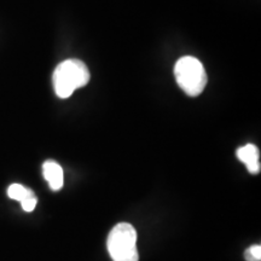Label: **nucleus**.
<instances>
[{
    "label": "nucleus",
    "instance_id": "obj_3",
    "mask_svg": "<svg viewBox=\"0 0 261 261\" xmlns=\"http://www.w3.org/2000/svg\"><path fill=\"white\" fill-rule=\"evenodd\" d=\"M108 250L114 261H138L137 231L128 223H120L110 231Z\"/></svg>",
    "mask_w": 261,
    "mask_h": 261
},
{
    "label": "nucleus",
    "instance_id": "obj_5",
    "mask_svg": "<svg viewBox=\"0 0 261 261\" xmlns=\"http://www.w3.org/2000/svg\"><path fill=\"white\" fill-rule=\"evenodd\" d=\"M42 172H44V177L46 179L48 185H50L51 190L58 191L63 188L64 184V174L63 169L56 161H51L48 160L42 165Z\"/></svg>",
    "mask_w": 261,
    "mask_h": 261
},
{
    "label": "nucleus",
    "instance_id": "obj_4",
    "mask_svg": "<svg viewBox=\"0 0 261 261\" xmlns=\"http://www.w3.org/2000/svg\"><path fill=\"white\" fill-rule=\"evenodd\" d=\"M237 158L247 166L248 171L252 174L260 172V151L254 144H247L237 150Z\"/></svg>",
    "mask_w": 261,
    "mask_h": 261
},
{
    "label": "nucleus",
    "instance_id": "obj_1",
    "mask_svg": "<svg viewBox=\"0 0 261 261\" xmlns=\"http://www.w3.org/2000/svg\"><path fill=\"white\" fill-rule=\"evenodd\" d=\"M54 87L60 98H69L77 89L90 81V70L84 62L67 60L57 65L54 73Z\"/></svg>",
    "mask_w": 261,
    "mask_h": 261
},
{
    "label": "nucleus",
    "instance_id": "obj_6",
    "mask_svg": "<svg viewBox=\"0 0 261 261\" xmlns=\"http://www.w3.org/2000/svg\"><path fill=\"white\" fill-rule=\"evenodd\" d=\"M8 195L10 198H12V200H16V201H24L27 200L29 197H33L34 195V192H33L31 189L23 187V185L21 184H12L10 185L9 189H8Z\"/></svg>",
    "mask_w": 261,
    "mask_h": 261
},
{
    "label": "nucleus",
    "instance_id": "obj_7",
    "mask_svg": "<svg viewBox=\"0 0 261 261\" xmlns=\"http://www.w3.org/2000/svg\"><path fill=\"white\" fill-rule=\"evenodd\" d=\"M244 257L247 261H260L261 260V247L257 246L250 247L249 249L246 250L244 253Z\"/></svg>",
    "mask_w": 261,
    "mask_h": 261
},
{
    "label": "nucleus",
    "instance_id": "obj_8",
    "mask_svg": "<svg viewBox=\"0 0 261 261\" xmlns=\"http://www.w3.org/2000/svg\"><path fill=\"white\" fill-rule=\"evenodd\" d=\"M37 203H38V198L35 197V196H33V197H29L27 200L22 201L21 205L25 212H33L34 211V208L37 207Z\"/></svg>",
    "mask_w": 261,
    "mask_h": 261
},
{
    "label": "nucleus",
    "instance_id": "obj_2",
    "mask_svg": "<svg viewBox=\"0 0 261 261\" xmlns=\"http://www.w3.org/2000/svg\"><path fill=\"white\" fill-rule=\"evenodd\" d=\"M174 76L179 87L190 97L201 94L207 85V73L203 64L192 56L181 57L175 63Z\"/></svg>",
    "mask_w": 261,
    "mask_h": 261
}]
</instances>
